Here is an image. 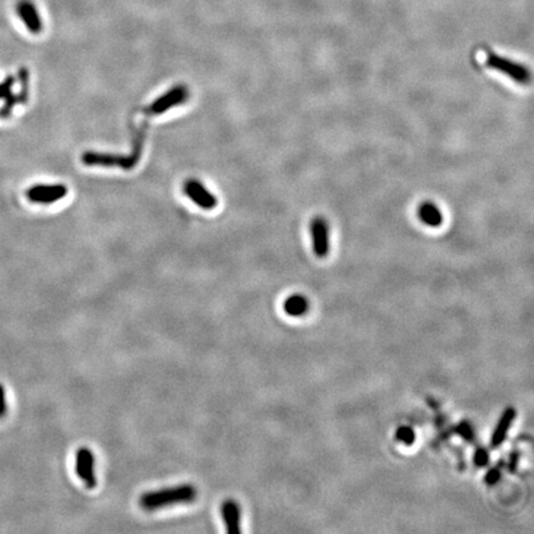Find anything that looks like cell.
Masks as SVG:
<instances>
[{
    "mask_svg": "<svg viewBox=\"0 0 534 534\" xmlns=\"http://www.w3.org/2000/svg\"><path fill=\"white\" fill-rule=\"evenodd\" d=\"M197 499V489L191 484L167 487L161 490L145 492L140 497V506L144 510L155 511L177 505V504H187Z\"/></svg>",
    "mask_w": 534,
    "mask_h": 534,
    "instance_id": "obj_1",
    "label": "cell"
},
{
    "mask_svg": "<svg viewBox=\"0 0 534 534\" xmlns=\"http://www.w3.org/2000/svg\"><path fill=\"white\" fill-rule=\"evenodd\" d=\"M144 137H137V142L134 146L133 153L130 156H120L105 152L87 151L82 156V162L87 166L122 167L123 170H133L137 166L142 153Z\"/></svg>",
    "mask_w": 534,
    "mask_h": 534,
    "instance_id": "obj_2",
    "label": "cell"
},
{
    "mask_svg": "<svg viewBox=\"0 0 534 534\" xmlns=\"http://www.w3.org/2000/svg\"><path fill=\"white\" fill-rule=\"evenodd\" d=\"M486 64L491 69L500 71L502 74H507L509 77L516 81L517 83L526 84L530 83V72L523 64H517L515 61L510 59H506L499 54L489 52Z\"/></svg>",
    "mask_w": 534,
    "mask_h": 534,
    "instance_id": "obj_3",
    "label": "cell"
},
{
    "mask_svg": "<svg viewBox=\"0 0 534 534\" xmlns=\"http://www.w3.org/2000/svg\"><path fill=\"white\" fill-rule=\"evenodd\" d=\"M95 461H94L93 451L88 448H79L76 453V472L81 480L89 489H93L97 485L95 477Z\"/></svg>",
    "mask_w": 534,
    "mask_h": 534,
    "instance_id": "obj_4",
    "label": "cell"
},
{
    "mask_svg": "<svg viewBox=\"0 0 534 534\" xmlns=\"http://www.w3.org/2000/svg\"><path fill=\"white\" fill-rule=\"evenodd\" d=\"M67 187L64 185H36L28 190V199L40 204H51L61 201L67 196Z\"/></svg>",
    "mask_w": 534,
    "mask_h": 534,
    "instance_id": "obj_5",
    "label": "cell"
},
{
    "mask_svg": "<svg viewBox=\"0 0 534 534\" xmlns=\"http://www.w3.org/2000/svg\"><path fill=\"white\" fill-rule=\"evenodd\" d=\"M190 95L188 89L185 86H177L167 93L163 94L162 97L156 99L153 103L147 108V113L152 115H158V114L165 113L167 110L185 103Z\"/></svg>",
    "mask_w": 534,
    "mask_h": 534,
    "instance_id": "obj_6",
    "label": "cell"
},
{
    "mask_svg": "<svg viewBox=\"0 0 534 534\" xmlns=\"http://www.w3.org/2000/svg\"><path fill=\"white\" fill-rule=\"evenodd\" d=\"M183 191L186 196L195 202L197 206L201 207L202 209L211 211L216 208L218 204L216 197L207 190L206 187L202 185L201 182L197 180H190L185 183Z\"/></svg>",
    "mask_w": 534,
    "mask_h": 534,
    "instance_id": "obj_7",
    "label": "cell"
},
{
    "mask_svg": "<svg viewBox=\"0 0 534 534\" xmlns=\"http://www.w3.org/2000/svg\"><path fill=\"white\" fill-rule=\"evenodd\" d=\"M16 13L31 34H40L44 24L36 5L31 0H19L16 4Z\"/></svg>",
    "mask_w": 534,
    "mask_h": 534,
    "instance_id": "obj_8",
    "label": "cell"
},
{
    "mask_svg": "<svg viewBox=\"0 0 534 534\" xmlns=\"http://www.w3.org/2000/svg\"><path fill=\"white\" fill-rule=\"evenodd\" d=\"M312 233V243L315 255L323 259L329 254V231L328 223L323 218H315L310 224Z\"/></svg>",
    "mask_w": 534,
    "mask_h": 534,
    "instance_id": "obj_9",
    "label": "cell"
},
{
    "mask_svg": "<svg viewBox=\"0 0 534 534\" xmlns=\"http://www.w3.org/2000/svg\"><path fill=\"white\" fill-rule=\"evenodd\" d=\"M221 512L226 532L231 534L240 533L241 512L239 504L231 499L226 500L221 504Z\"/></svg>",
    "mask_w": 534,
    "mask_h": 534,
    "instance_id": "obj_10",
    "label": "cell"
},
{
    "mask_svg": "<svg viewBox=\"0 0 534 534\" xmlns=\"http://www.w3.org/2000/svg\"><path fill=\"white\" fill-rule=\"evenodd\" d=\"M516 414H517V412H516L513 407H507L505 411L502 412L500 419L497 422L495 431H494L492 436H491L490 444L492 448H495V449L496 448H499L506 441L511 426H512V423L515 422Z\"/></svg>",
    "mask_w": 534,
    "mask_h": 534,
    "instance_id": "obj_11",
    "label": "cell"
},
{
    "mask_svg": "<svg viewBox=\"0 0 534 534\" xmlns=\"http://www.w3.org/2000/svg\"><path fill=\"white\" fill-rule=\"evenodd\" d=\"M418 216L424 224L433 226V228L441 226V223H443L441 211H439V208L436 204H433L431 202L422 203L419 209H418Z\"/></svg>",
    "mask_w": 534,
    "mask_h": 534,
    "instance_id": "obj_12",
    "label": "cell"
},
{
    "mask_svg": "<svg viewBox=\"0 0 534 534\" xmlns=\"http://www.w3.org/2000/svg\"><path fill=\"white\" fill-rule=\"evenodd\" d=\"M307 307H308V302L301 294L291 296L289 298L284 301V312L289 315H294V317L303 314L307 310Z\"/></svg>",
    "mask_w": 534,
    "mask_h": 534,
    "instance_id": "obj_13",
    "label": "cell"
},
{
    "mask_svg": "<svg viewBox=\"0 0 534 534\" xmlns=\"http://www.w3.org/2000/svg\"><path fill=\"white\" fill-rule=\"evenodd\" d=\"M14 79L10 77V79H5L3 83H0V99H3L4 102H6L10 97H13L11 88L14 86Z\"/></svg>",
    "mask_w": 534,
    "mask_h": 534,
    "instance_id": "obj_14",
    "label": "cell"
},
{
    "mask_svg": "<svg viewBox=\"0 0 534 534\" xmlns=\"http://www.w3.org/2000/svg\"><path fill=\"white\" fill-rule=\"evenodd\" d=\"M398 439H401L402 441H405L407 444H411L412 441H414V436H413V431L408 428H401L397 433Z\"/></svg>",
    "mask_w": 534,
    "mask_h": 534,
    "instance_id": "obj_15",
    "label": "cell"
},
{
    "mask_svg": "<svg viewBox=\"0 0 534 534\" xmlns=\"http://www.w3.org/2000/svg\"><path fill=\"white\" fill-rule=\"evenodd\" d=\"M6 413V398H5V390L3 385L0 383V417L4 416Z\"/></svg>",
    "mask_w": 534,
    "mask_h": 534,
    "instance_id": "obj_16",
    "label": "cell"
},
{
    "mask_svg": "<svg viewBox=\"0 0 534 534\" xmlns=\"http://www.w3.org/2000/svg\"><path fill=\"white\" fill-rule=\"evenodd\" d=\"M486 461H487V455H486V451H479L477 453V455H476V463L479 464V466H482L484 464H486Z\"/></svg>",
    "mask_w": 534,
    "mask_h": 534,
    "instance_id": "obj_17",
    "label": "cell"
},
{
    "mask_svg": "<svg viewBox=\"0 0 534 534\" xmlns=\"http://www.w3.org/2000/svg\"><path fill=\"white\" fill-rule=\"evenodd\" d=\"M497 479H499V470H497V469H496V470L494 469V470L489 472V476L486 477V481H487L489 484H494Z\"/></svg>",
    "mask_w": 534,
    "mask_h": 534,
    "instance_id": "obj_18",
    "label": "cell"
}]
</instances>
